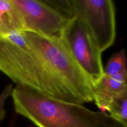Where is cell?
<instances>
[{
	"label": "cell",
	"mask_w": 127,
	"mask_h": 127,
	"mask_svg": "<svg viewBox=\"0 0 127 127\" xmlns=\"http://www.w3.org/2000/svg\"><path fill=\"white\" fill-rule=\"evenodd\" d=\"M0 71L16 86L76 103L69 92L50 73L23 31H14L0 38Z\"/></svg>",
	"instance_id": "obj_1"
},
{
	"label": "cell",
	"mask_w": 127,
	"mask_h": 127,
	"mask_svg": "<svg viewBox=\"0 0 127 127\" xmlns=\"http://www.w3.org/2000/svg\"><path fill=\"white\" fill-rule=\"evenodd\" d=\"M11 97L15 112L37 127H123L108 113L60 100L16 86Z\"/></svg>",
	"instance_id": "obj_2"
},
{
	"label": "cell",
	"mask_w": 127,
	"mask_h": 127,
	"mask_svg": "<svg viewBox=\"0 0 127 127\" xmlns=\"http://www.w3.org/2000/svg\"><path fill=\"white\" fill-rule=\"evenodd\" d=\"M53 76L69 92L76 103L93 101V83L76 63L61 38L23 31Z\"/></svg>",
	"instance_id": "obj_3"
},
{
	"label": "cell",
	"mask_w": 127,
	"mask_h": 127,
	"mask_svg": "<svg viewBox=\"0 0 127 127\" xmlns=\"http://www.w3.org/2000/svg\"><path fill=\"white\" fill-rule=\"evenodd\" d=\"M22 19L24 31L61 38L73 18L68 0H11Z\"/></svg>",
	"instance_id": "obj_4"
},
{
	"label": "cell",
	"mask_w": 127,
	"mask_h": 127,
	"mask_svg": "<svg viewBox=\"0 0 127 127\" xmlns=\"http://www.w3.org/2000/svg\"><path fill=\"white\" fill-rule=\"evenodd\" d=\"M73 17L80 20L102 53L116 36L115 7L111 0H69Z\"/></svg>",
	"instance_id": "obj_5"
},
{
	"label": "cell",
	"mask_w": 127,
	"mask_h": 127,
	"mask_svg": "<svg viewBox=\"0 0 127 127\" xmlns=\"http://www.w3.org/2000/svg\"><path fill=\"white\" fill-rule=\"evenodd\" d=\"M61 39L92 83L97 81L104 74L102 53L84 24L73 17L63 31Z\"/></svg>",
	"instance_id": "obj_6"
},
{
	"label": "cell",
	"mask_w": 127,
	"mask_h": 127,
	"mask_svg": "<svg viewBox=\"0 0 127 127\" xmlns=\"http://www.w3.org/2000/svg\"><path fill=\"white\" fill-rule=\"evenodd\" d=\"M127 86V76H111L103 74L93 84V101L100 111L107 112L109 105Z\"/></svg>",
	"instance_id": "obj_7"
},
{
	"label": "cell",
	"mask_w": 127,
	"mask_h": 127,
	"mask_svg": "<svg viewBox=\"0 0 127 127\" xmlns=\"http://www.w3.org/2000/svg\"><path fill=\"white\" fill-rule=\"evenodd\" d=\"M14 31H24L21 16L11 0H0V38Z\"/></svg>",
	"instance_id": "obj_8"
},
{
	"label": "cell",
	"mask_w": 127,
	"mask_h": 127,
	"mask_svg": "<svg viewBox=\"0 0 127 127\" xmlns=\"http://www.w3.org/2000/svg\"><path fill=\"white\" fill-rule=\"evenodd\" d=\"M107 112L123 127H127V86L113 100Z\"/></svg>",
	"instance_id": "obj_9"
},
{
	"label": "cell",
	"mask_w": 127,
	"mask_h": 127,
	"mask_svg": "<svg viewBox=\"0 0 127 127\" xmlns=\"http://www.w3.org/2000/svg\"><path fill=\"white\" fill-rule=\"evenodd\" d=\"M104 74L111 76H127V58L124 50L113 55L104 68Z\"/></svg>",
	"instance_id": "obj_10"
},
{
	"label": "cell",
	"mask_w": 127,
	"mask_h": 127,
	"mask_svg": "<svg viewBox=\"0 0 127 127\" xmlns=\"http://www.w3.org/2000/svg\"><path fill=\"white\" fill-rule=\"evenodd\" d=\"M14 87L12 84L6 86L0 94V122L4 120L6 115V110L5 105L7 99L11 96L12 89Z\"/></svg>",
	"instance_id": "obj_11"
}]
</instances>
